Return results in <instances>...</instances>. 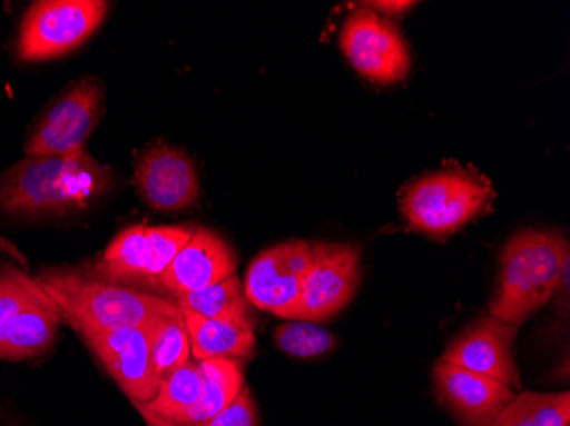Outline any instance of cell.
I'll use <instances>...</instances> for the list:
<instances>
[{
  "instance_id": "obj_1",
  "label": "cell",
  "mask_w": 570,
  "mask_h": 426,
  "mask_svg": "<svg viewBox=\"0 0 570 426\" xmlns=\"http://www.w3.org/2000/svg\"><path fill=\"white\" fill-rule=\"evenodd\" d=\"M37 281L56 303L60 317L79 335L149 325L178 313L176 304L121 287L79 268H47Z\"/></svg>"
},
{
  "instance_id": "obj_2",
  "label": "cell",
  "mask_w": 570,
  "mask_h": 426,
  "mask_svg": "<svg viewBox=\"0 0 570 426\" xmlns=\"http://www.w3.org/2000/svg\"><path fill=\"white\" fill-rule=\"evenodd\" d=\"M111 176L88 152L26 156L0 179V210L12 216L67 214L105 194Z\"/></svg>"
},
{
  "instance_id": "obj_3",
  "label": "cell",
  "mask_w": 570,
  "mask_h": 426,
  "mask_svg": "<svg viewBox=\"0 0 570 426\" xmlns=\"http://www.w3.org/2000/svg\"><path fill=\"white\" fill-rule=\"evenodd\" d=\"M569 241L550 230H523L501 252V271L490 316L520 328L528 317L552 300Z\"/></svg>"
},
{
  "instance_id": "obj_4",
  "label": "cell",
  "mask_w": 570,
  "mask_h": 426,
  "mask_svg": "<svg viewBox=\"0 0 570 426\" xmlns=\"http://www.w3.org/2000/svg\"><path fill=\"white\" fill-rule=\"evenodd\" d=\"M494 198V186L482 172L451 165L410 182L400 208L410 229L441 239L482 216Z\"/></svg>"
},
{
  "instance_id": "obj_5",
  "label": "cell",
  "mask_w": 570,
  "mask_h": 426,
  "mask_svg": "<svg viewBox=\"0 0 570 426\" xmlns=\"http://www.w3.org/2000/svg\"><path fill=\"white\" fill-rule=\"evenodd\" d=\"M60 313L22 262L0 255V358L43 357L56 343Z\"/></svg>"
},
{
  "instance_id": "obj_6",
  "label": "cell",
  "mask_w": 570,
  "mask_h": 426,
  "mask_svg": "<svg viewBox=\"0 0 570 426\" xmlns=\"http://www.w3.org/2000/svg\"><path fill=\"white\" fill-rule=\"evenodd\" d=\"M102 0H41L31 6L19 31L18 56L24 62L57 59L81 47L107 16Z\"/></svg>"
},
{
  "instance_id": "obj_7",
  "label": "cell",
  "mask_w": 570,
  "mask_h": 426,
  "mask_svg": "<svg viewBox=\"0 0 570 426\" xmlns=\"http://www.w3.org/2000/svg\"><path fill=\"white\" fill-rule=\"evenodd\" d=\"M341 48L358 76L374 85L402 82L412 59L409 44L395 22L370 8H358L345 19Z\"/></svg>"
},
{
  "instance_id": "obj_8",
  "label": "cell",
  "mask_w": 570,
  "mask_h": 426,
  "mask_svg": "<svg viewBox=\"0 0 570 426\" xmlns=\"http://www.w3.org/2000/svg\"><path fill=\"white\" fill-rule=\"evenodd\" d=\"M194 230V226L128 227L102 255L99 275L108 281L159 284Z\"/></svg>"
},
{
  "instance_id": "obj_9",
  "label": "cell",
  "mask_w": 570,
  "mask_h": 426,
  "mask_svg": "<svg viewBox=\"0 0 570 426\" xmlns=\"http://www.w3.org/2000/svg\"><path fill=\"white\" fill-rule=\"evenodd\" d=\"M358 281L361 255L354 246L311 242L297 321H325L341 313L354 299Z\"/></svg>"
},
{
  "instance_id": "obj_10",
  "label": "cell",
  "mask_w": 570,
  "mask_h": 426,
  "mask_svg": "<svg viewBox=\"0 0 570 426\" xmlns=\"http://www.w3.org/2000/svg\"><path fill=\"white\" fill-rule=\"evenodd\" d=\"M101 105L102 88L96 79L77 82L48 108L26 142V156H73L85 152L86 142L98 125Z\"/></svg>"
},
{
  "instance_id": "obj_11",
  "label": "cell",
  "mask_w": 570,
  "mask_h": 426,
  "mask_svg": "<svg viewBox=\"0 0 570 426\" xmlns=\"http://www.w3.org/2000/svg\"><path fill=\"white\" fill-rule=\"evenodd\" d=\"M311 262V242L289 241L256 256L246 274L249 304L282 319H296Z\"/></svg>"
},
{
  "instance_id": "obj_12",
  "label": "cell",
  "mask_w": 570,
  "mask_h": 426,
  "mask_svg": "<svg viewBox=\"0 0 570 426\" xmlns=\"http://www.w3.org/2000/svg\"><path fill=\"white\" fill-rule=\"evenodd\" d=\"M159 319L149 325L85 336L89 348L98 355L110 376L137 408L153 402L158 393L159 383L153 365V339Z\"/></svg>"
},
{
  "instance_id": "obj_13",
  "label": "cell",
  "mask_w": 570,
  "mask_h": 426,
  "mask_svg": "<svg viewBox=\"0 0 570 426\" xmlns=\"http://www.w3.org/2000/svg\"><path fill=\"white\" fill-rule=\"evenodd\" d=\"M515 331V326L498 317H482L448 346L441 360L518 389L521 387V377L512 357Z\"/></svg>"
},
{
  "instance_id": "obj_14",
  "label": "cell",
  "mask_w": 570,
  "mask_h": 426,
  "mask_svg": "<svg viewBox=\"0 0 570 426\" xmlns=\"http://www.w3.org/2000/svg\"><path fill=\"white\" fill-rule=\"evenodd\" d=\"M140 198L159 211L185 210L200 195L197 169L187 153L165 143L149 147L136 168Z\"/></svg>"
},
{
  "instance_id": "obj_15",
  "label": "cell",
  "mask_w": 570,
  "mask_h": 426,
  "mask_svg": "<svg viewBox=\"0 0 570 426\" xmlns=\"http://www.w3.org/2000/svg\"><path fill=\"white\" fill-rule=\"evenodd\" d=\"M439 399L463 426H490L514 399V389L501 380L480 376L456 365L439 360L434 367Z\"/></svg>"
},
{
  "instance_id": "obj_16",
  "label": "cell",
  "mask_w": 570,
  "mask_h": 426,
  "mask_svg": "<svg viewBox=\"0 0 570 426\" xmlns=\"http://www.w3.org/2000/svg\"><path fill=\"white\" fill-rule=\"evenodd\" d=\"M236 270V256L230 246L205 227H195L187 245L179 249L159 284L176 297L213 287Z\"/></svg>"
},
{
  "instance_id": "obj_17",
  "label": "cell",
  "mask_w": 570,
  "mask_h": 426,
  "mask_svg": "<svg viewBox=\"0 0 570 426\" xmlns=\"http://www.w3.org/2000/svg\"><path fill=\"white\" fill-rule=\"evenodd\" d=\"M179 310L187 325L191 357L195 360H238L252 357L255 350V323L249 317L205 319L190 310Z\"/></svg>"
},
{
  "instance_id": "obj_18",
  "label": "cell",
  "mask_w": 570,
  "mask_h": 426,
  "mask_svg": "<svg viewBox=\"0 0 570 426\" xmlns=\"http://www.w3.org/2000/svg\"><path fill=\"white\" fill-rule=\"evenodd\" d=\"M200 394L198 364L188 361L161 380L153 402L139 409L153 426H185L200 402Z\"/></svg>"
},
{
  "instance_id": "obj_19",
  "label": "cell",
  "mask_w": 570,
  "mask_h": 426,
  "mask_svg": "<svg viewBox=\"0 0 570 426\" xmlns=\"http://www.w3.org/2000/svg\"><path fill=\"white\" fill-rule=\"evenodd\" d=\"M198 370L202 377L200 402L188 416L185 426H195L213 418L235 402L245 389V374L239 360H202L198 361Z\"/></svg>"
},
{
  "instance_id": "obj_20",
  "label": "cell",
  "mask_w": 570,
  "mask_h": 426,
  "mask_svg": "<svg viewBox=\"0 0 570 426\" xmlns=\"http://www.w3.org/2000/svg\"><path fill=\"white\" fill-rule=\"evenodd\" d=\"M490 426H570V394L514 396Z\"/></svg>"
},
{
  "instance_id": "obj_21",
  "label": "cell",
  "mask_w": 570,
  "mask_h": 426,
  "mask_svg": "<svg viewBox=\"0 0 570 426\" xmlns=\"http://www.w3.org/2000/svg\"><path fill=\"white\" fill-rule=\"evenodd\" d=\"M248 299L242 281L233 275L213 287L178 297L176 306L205 319L248 317Z\"/></svg>"
},
{
  "instance_id": "obj_22",
  "label": "cell",
  "mask_w": 570,
  "mask_h": 426,
  "mask_svg": "<svg viewBox=\"0 0 570 426\" xmlns=\"http://www.w3.org/2000/svg\"><path fill=\"white\" fill-rule=\"evenodd\" d=\"M190 357V338L181 310L159 319L153 339L154 374L158 383L188 364Z\"/></svg>"
},
{
  "instance_id": "obj_23",
  "label": "cell",
  "mask_w": 570,
  "mask_h": 426,
  "mask_svg": "<svg viewBox=\"0 0 570 426\" xmlns=\"http://www.w3.org/2000/svg\"><path fill=\"white\" fill-rule=\"evenodd\" d=\"M278 350L296 358H316L335 348L336 338L330 329L316 323H285L275 329Z\"/></svg>"
},
{
  "instance_id": "obj_24",
  "label": "cell",
  "mask_w": 570,
  "mask_h": 426,
  "mask_svg": "<svg viewBox=\"0 0 570 426\" xmlns=\"http://www.w3.org/2000/svg\"><path fill=\"white\" fill-rule=\"evenodd\" d=\"M195 426H261L252 393L245 387L227 408Z\"/></svg>"
},
{
  "instance_id": "obj_25",
  "label": "cell",
  "mask_w": 570,
  "mask_h": 426,
  "mask_svg": "<svg viewBox=\"0 0 570 426\" xmlns=\"http://www.w3.org/2000/svg\"><path fill=\"white\" fill-rule=\"evenodd\" d=\"M366 6L373 9L374 12L380 11L387 16H399L410 11L415 6V2H409V0H380V2H370Z\"/></svg>"
}]
</instances>
